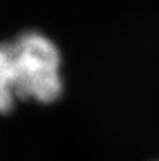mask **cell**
I'll list each match as a JSON object with an SVG mask.
<instances>
[{
	"mask_svg": "<svg viewBox=\"0 0 159 161\" xmlns=\"http://www.w3.org/2000/svg\"><path fill=\"white\" fill-rule=\"evenodd\" d=\"M18 103L10 78V65H8L7 44L0 42V114L10 112Z\"/></svg>",
	"mask_w": 159,
	"mask_h": 161,
	"instance_id": "cell-2",
	"label": "cell"
},
{
	"mask_svg": "<svg viewBox=\"0 0 159 161\" xmlns=\"http://www.w3.org/2000/svg\"><path fill=\"white\" fill-rule=\"evenodd\" d=\"M5 44L16 99L39 104L57 101L63 93L59 46L41 31H24Z\"/></svg>",
	"mask_w": 159,
	"mask_h": 161,
	"instance_id": "cell-1",
	"label": "cell"
}]
</instances>
